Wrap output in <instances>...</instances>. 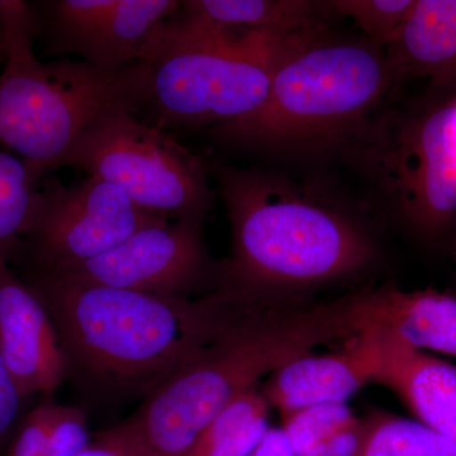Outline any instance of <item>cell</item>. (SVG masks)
I'll list each match as a JSON object with an SVG mask.
<instances>
[{
    "label": "cell",
    "instance_id": "28",
    "mask_svg": "<svg viewBox=\"0 0 456 456\" xmlns=\"http://www.w3.org/2000/svg\"><path fill=\"white\" fill-rule=\"evenodd\" d=\"M454 256H455V263H456V241H455V245H454Z\"/></svg>",
    "mask_w": 456,
    "mask_h": 456
},
{
    "label": "cell",
    "instance_id": "16",
    "mask_svg": "<svg viewBox=\"0 0 456 456\" xmlns=\"http://www.w3.org/2000/svg\"><path fill=\"white\" fill-rule=\"evenodd\" d=\"M378 327L419 353L456 358V293L384 288Z\"/></svg>",
    "mask_w": 456,
    "mask_h": 456
},
{
    "label": "cell",
    "instance_id": "1",
    "mask_svg": "<svg viewBox=\"0 0 456 456\" xmlns=\"http://www.w3.org/2000/svg\"><path fill=\"white\" fill-rule=\"evenodd\" d=\"M231 250L217 287L250 305H293L373 266L379 248L364 224L320 191L257 169L215 167Z\"/></svg>",
    "mask_w": 456,
    "mask_h": 456
},
{
    "label": "cell",
    "instance_id": "19",
    "mask_svg": "<svg viewBox=\"0 0 456 456\" xmlns=\"http://www.w3.org/2000/svg\"><path fill=\"white\" fill-rule=\"evenodd\" d=\"M270 406L259 389L245 393L209 422L183 456H248L269 426Z\"/></svg>",
    "mask_w": 456,
    "mask_h": 456
},
{
    "label": "cell",
    "instance_id": "4",
    "mask_svg": "<svg viewBox=\"0 0 456 456\" xmlns=\"http://www.w3.org/2000/svg\"><path fill=\"white\" fill-rule=\"evenodd\" d=\"M393 83L383 50L322 28L281 61L259 110L209 134L265 154L341 156L367 130L369 113Z\"/></svg>",
    "mask_w": 456,
    "mask_h": 456
},
{
    "label": "cell",
    "instance_id": "2",
    "mask_svg": "<svg viewBox=\"0 0 456 456\" xmlns=\"http://www.w3.org/2000/svg\"><path fill=\"white\" fill-rule=\"evenodd\" d=\"M382 290L251 307L146 395L131 417L150 456H183L209 422L288 360L378 326Z\"/></svg>",
    "mask_w": 456,
    "mask_h": 456
},
{
    "label": "cell",
    "instance_id": "18",
    "mask_svg": "<svg viewBox=\"0 0 456 456\" xmlns=\"http://www.w3.org/2000/svg\"><path fill=\"white\" fill-rule=\"evenodd\" d=\"M92 440L84 411L46 402L25 417L8 456H77Z\"/></svg>",
    "mask_w": 456,
    "mask_h": 456
},
{
    "label": "cell",
    "instance_id": "17",
    "mask_svg": "<svg viewBox=\"0 0 456 456\" xmlns=\"http://www.w3.org/2000/svg\"><path fill=\"white\" fill-rule=\"evenodd\" d=\"M185 16L232 32L302 35L323 28L325 2L307 0H187Z\"/></svg>",
    "mask_w": 456,
    "mask_h": 456
},
{
    "label": "cell",
    "instance_id": "13",
    "mask_svg": "<svg viewBox=\"0 0 456 456\" xmlns=\"http://www.w3.org/2000/svg\"><path fill=\"white\" fill-rule=\"evenodd\" d=\"M373 383L386 387L416 419L456 448V365L402 344L379 327L367 330Z\"/></svg>",
    "mask_w": 456,
    "mask_h": 456
},
{
    "label": "cell",
    "instance_id": "5",
    "mask_svg": "<svg viewBox=\"0 0 456 456\" xmlns=\"http://www.w3.org/2000/svg\"><path fill=\"white\" fill-rule=\"evenodd\" d=\"M8 57L0 73V146L44 179L77 137L110 110L150 107L152 69L136 62L104 69L68 57L45 62L35 53L31 12L0 0Z\"/></svg>",
    "mask_w": 456,
    "mask_h": 456
},
{
    "label": "cell",
    "instance_id": "7",
    "mask_svg": "<svg viewBox=\"0 0 456 456\" xmlns=\"http://www.w3.org/2000/svg\"><path fill=\"white\" fill-rule=\"evenodd\" d=\"M344 158L373 178L425 241L456 230V93L367 130Z\"/></svg>",
    "mask_w": 456,
    "mask_h": 456
},
{
    "label": "cell",
    "instance_id": "15",
    "mask_svg": "<svg viewBox=\"0 0 456 456\" xmlns=\"http://www.w3.org/2000/svg\"><path fill=\"white\" fill-rule=\"evenodd\" d=\"M393 79L425 77L434 92L456 93V0H416L387 53Z\"/></svg>",
    "mask_w": 456,
    "mask_h": 456
},
{
    "label": "cell",
    "instance_id": "11",
    "mask_svg": "<svg viewBox=\"0 0 456 456\" xmlns=\"http://www.w3.org/2000/svg\"><path fill=\"white\" fill-rule=\"evenodd\" d=\"M218 266L204 242L203 220L183 218L141 228L107 253L50 274L117 289L191 298L209 285L216 289Z\"/></svg>",
    "mask_w": 456,
    "mask_h": 456
},
{
    "label": "cell",
    "instance_id": "22",
    "mask_svg": "<svg viewBox=\"0 0 456 456\" xmlns=\"http://www.w3.org/2000/svg\"><path fill=\"white\" fill-rule=\"evenodd\" d=\"M416 0H332L329 13L350 18L377 49H389L401 35Z\"/></svg>",
    "mask_w": 456,
    "mask_h": 456
},
{
    "label": "cell",
    "instance_id": "25",
    "mask_svg": "<svg viewBox=\"0 0 456 456\" xmlns=\"http://www.w3.org/2000/svg\"><path fill=\"white\" fill-rule=\"evenodd\" d=\"M23 401L25 398L20 395L9 374L0 345V441L7 436L16 424Z\"/></svg>",
    "mask_w": 456,
    "mask_h": 456
},
{
    "label": "cell",
    "instance_id": "10",
    "mask_svg": "<svg viewBox=\"0 0 456 456\" xmlns=\"http://www.w3.org/2000/svg\"><path fill=\"white\" fill-rule=\"evenodd\" d=\"M178 0H46L28 3L35 42L46 55L82 57L104 69L147 62Z\"/></svg>",
    "mask_w": 456,
    "mask_h": 456
},
{
    "label": "cell",
    "instance_id": "8",
    "mask_svg": "<svg viewBox=\"0 0 456 456\" xmlns=\"http://www.w3.org/2000/svg\"><path fill=\"white\" fill-rule=\"evenodd\" d=\"M66 167L110 183L142 211L167 220H203L215 203L206 161L130 110L95 119L55 170Z\"/></svg>",
    "mask_w": 456,
    "mask_h": 456
},
{
    "label": "cell",
    "instance_id": "26",
    "mask_svg": "<svg viewBox=\"0 0 456 456\" xmlns=\"http://www.w3.org/2000/svg\"><path fill=\"white\" fill-rule=\"evenodd\" d=\"M248 456H298L281 428H270Z\"/></svg>",
    "mask_w": 456,
    "mask_h": 456
},
{
    "label": "cell",
    "instance_id": "6",
    "mask_svg": "<svg viewBox=\"0 0 456 456\" xmlns=\"http://www.w3.org/2000/svg\"><path fill=\"white\" fill-rule=\"evenodd\" d=\"M320 29L290 36L232 32L178 9L161 26L147 59L152 69L150 107L159 128H213L250 116L268 98L285 57Z\"/></svg>",
    "mask_w": 456,
    "mask_h": 456
},
{
    "label": "cell",
    "instance_id": "14",
    "mask_svg": "<svg viewBox=\"0 0 456 456\" xmlns=\"http://www.w3.org/2000/svg\"><path fill=\"white\" fill-rule=\"evenodd\" d=\"M368 330V329H367ZM367 330L346 338L341 350L303 354L270 374L261 389L281 413L327 403H346L373 382L374 360Z\"/></svg>",
    "mask_w": 456,
    "mask_h": 456
},
{
    "label": "cell",
    "instance_id": "21",
    "mask_svg": "<svg viewBox=\"0 0 456 456\" xmlns=\"http://www.w3.org/2000/svg\"><path fill=\"white\" fill-rule=\"evenodd\" d=\"M358 456H456V448L416 419L374 412L364 419Z\"/></svg>",
    "mask_w": 456,
    "mask_h": 456
},
{
    "label": "cell",
    "instance_id": "27",
    "mask_svg": "<svg viewBox=\"0 0 456 456\" xmlns=\"http://www.w3.org/2000/svg\"><path fill=\"white\" fill-rule=\"evenodd\" d=\"M8 57V46L7 40H5V33L4 29H3L2 25H0V62L3 65L7 61Z\"/></svg>",
    "mask_w": 456,
    "mask_h": 456
},
{
    "label": "cell",
    "instance_id": "24",
    "mask_svg": "<svg viewBox=\"0 0 456 456\" xmlns=\"http://www.w3.org/2000/svg\"><path fill=\"white\" fill-rule=\"evenodd\" d=\"M77 456H150L131 419L103 431Z\"/></svg>",
    "mask_w": 456,
    "mask_h": 456
},
{
    "label": "cell",
    "instance_id": "23",
    "mask_svg": "<svg viewBox=\"0 0 456 456\" xmlns=\"http://www.w3.org/2000/svg\"><path fill=\"white\" fill-rule=\"evenodd\" d=\"M358 417L347 403L317 404L281 415V430L298 456H316L320 449Z\"/></svg>",
    "mask_w": 456,
    "mask_h": 456
},
{
    "label": "cell",
    "instance_id": "3",
    "mask_svg": "<svg viewBox=\"0 0 456 456\" xmlns=\"http://www.w3.org/2000/svg\"><path fill=\"white\" fill-rule=\"evenodd\" d=\"M26 281L55 322L69 371L146 395L253 307L220 289L202 298L160 296L32 270Z\"/></svg>",
    "mask_w": 456,
    "mask_h": 456
},
{
    "label": "cell",
    "instance_id": "12",
    "mask_svg": "<svg viewBox=\"0 0 456 456\" xmlns=\"http://www.w3.org/2000/svg\"><path fill=\"white\" fill-rule=\"evenodd\" d=\"M0 345L23 398L50 395L69 373L59 332L40 294L0 255Z\"/></svg>",
    "mask_w": 456,
    "mask_h": 456
},
{
    "label": "cell",
    "instance_id": "20",
    "mask_svg": "<svg viewBox=\"0 0 456 456\" xmlns=\"http://www.w3.org/2000/svg\"><path fill=\"white\" fill-rule=\"evenodd\" d=\"M41 180L23 159L0 146V255L11 264L22 259L23 230Z\"/></svg>",
    "mask_w": 456,
    "mask_h": 456
},
{
    "label": "cell",
    "instance_id": "9",
    "mask_svg": "<svg viewBox=\"0 0 456 456\" xmlns=\"http://www.w3.org/2000/svg\"><path fill=\"white\" fill-rule=\"evenodd\" d=\"M164 220L95 176L66 185L46 175L33 196L23 230L22 259H28L33 272H65Z\"/></svg>",
    "mask_w": 456,
    "mask_h": 456
}]
</instances>
